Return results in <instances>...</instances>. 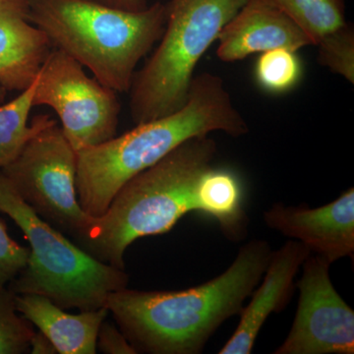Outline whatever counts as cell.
Wrapping results in <instances>:
<instances>
[{"label": "cell", "mask_w": 354, "mask_h": 354, "mask_svg": "<svg viewBox=\"0 0 354 354\" xmlns=\"http://www.w3.org/2000/svg\"><path fill=\"white\" fill-rule=\"evenodd\" d=\"M97 351L106 354H137L120 328L106 320L97 333Z\"/></svg>", "instance_id": "cell-22"}, {"label": "cell", "mask_w": 354, "mask_h": 354, "mask_svg": "<svg viewBox=\"0 0 354 354\" xmlns=\"http://www.w3.org/2000/svg\"><path fill=\"white\" fill-rule=\"evenodd\" d=\"M196 200L197 212L218 221L227 239L239 241L245 239L249 221L236 174L230 169L211 167L200 179Z\"/></svg>", "instance_id": "cell-15"}, {"label": "cell", "mask_w": 354, "mask_h": 354, "mask_svg": "<svg viewBox=\"0 0 354 354\" xmlns=\"http://www.w3.org/2000/svg\"><path fill=\"white\" fill-rule=\"evenodd\" d=\"M311 254L301 242L286 241L272 251L262 283L256 286L248 305L242 309L241 320L218 354H250L261 329L270 316L279 313L290 301L295 281L304 261Z\"/></svg>", "instance_id": "cell-11"}, {"label": "cell", "mask_w": 354, "mask_h": 354, "mask_svg": "<svg viewBox=\"0 0 354 354\" xmlns=\"http://www.w3.org/2000/svg\"><path fill=\"white\" fill-rule=\"evenodd\" d=\"M213 132L239 138L248 123L232 102L225 81L205 72L194 76L187 102L176 113L139 123L121 136L77 151V194L88 216L99 218L133 177L184 142Z\"/></svg>", "instance_id": "cell-2"}, {"label": "cell", "mask_w": 354, "mask_h": 354, "mask_svg": "<svg viewBox=\"0 0 354 354\" xmlns=\"http://www.w3.org/2000/svg\"><path fill=\"white\" fill-rule=\"evenodd\" d=\"M53 50L29 20L28 0H0V86L23 92L36 81Z\"/></svg>", "instance_id": "cell-13"}, {"label": "cell", "mask_w": 354, "mask_h": 354, "mask_svg": "<svg viewBox=\"0 0 354 354\" xmlns=\"http://www.w3.org/2000/svg\"><path fill=\"white\" fill-rule=\"evenodd\" d=\"M32 106H50L57 113L76 152L116 136L121 109L116 92L90 78L82 65L57 48L39 70Z\"/></svg>", "instance_id": "cell-8"}, {"label": "cell", "mask_w": 354, "mask_h": 354, "mask_svg": "<svg viewBox=\"0 0 354 354\" xmlns=\"http://www.w3.org/2000/svg\"><path fill=\"white\" fill-rule=\"evenodd\" d=\"M29 20L116 93L129 92L136 67L160 41L167 4L127 11L95 0H28Z\"/></svg>", "instance_id": "cell-4"}, {"label": "cell", "mask_w": 354, "mask_h": 354, "mask_svg": "<svg viewBox=\"0 0 354 354\" xmlns=\"http://www.w3.org/2000/svg\"><path fill=\"white\" fill-rule=\"evenodd\" d=\"M0 213L13 220L30 243L27 265L7 286L15 295L34 293L60 308L91 311L106 307L111 292L127 288L125 270L97 260L37 215L1 171Z\"/></svg>", "instance_id": "cell-5"}, {"label": "cell", "mask_w": 354, "mask_h": 354, "mask_svg": "<svg viewBox=\"0 0 354 354\" xmlns=\"http://www.w3.org/2000/svg\"><path fill=\"white\" fill-rule=\"evenodd\" d=\"M15 300L17 311L50 339L57 353H97V333L109 313L106 307L70 314L43 295L22 293Z\"/></svg>", "instance_id": "cell-14"}, {"label": "cell", "mask_w": 354, "mask_h": 354, "mask_svg": "<svg viewBox=\"0 0 354 354\" xmlns=\"http://www.w3.org/2000/svg\"><path fill=\"white\" fill-rule=\"evenodd\" d=\"M318 62L354 84V28L351 23L324 36L318 44Z\"/></svg>", "instance_id": "cell-20"}, {"label": "cell", "mask_w": 354, "mask_h": 354, "mask_svg": "<svg viewBox=\"0 0 354 354\" xmlns=\"http://www.w3.org/2000/svg\"><path fill=\"white\" fill-rule=\"evenodd\" d=\"M30 353L32 354H57V348L50 339L41 332H35L30 342Z\"/></svg>", "instance_id": "cell-23"}, {"label": "cell", "mask_w": 354, "mask_h": 354, "mask_svg": "<svg viewBox=\"0 0 354 354\" xmlns=\"http://www.w3.org/2000/svg\"><path fill=\"white\" fill-rule=\"evenodd\" d=\"M302 73V64L297 51L288 48L265 51L256 62V81L263 90L272 94H281L295 88Z\"/></svg>", "instance_id": "cell-18"}, {"label": "cell", "mask_w": 354, "mask_h": 354, "mask_svg": "<svg viewBox=\"0 0 354 354\" xmlns=\"http://www.w3.org/2000/svg\"><path fill=\"white\" fill-rule=\"evenodd\" d=\"M29 256L30 248L14 241L8 234L6 221L0 218V290L23 271Z\"/></svg>", "instance_id": "cell-21"}, {"label": "cell", "mask_w": 354, "mask_h": 354, "mask_svg": "<svg viewBox=\"0 0 354 354\" xmlns=\"http://www.w3.org/2000/svg\"><path fill=\"white\" fill-rule=\"evenodd\" d=\"M15 297L7 286L0 290V354L30 353L34 328L27 319L18 315Z\"/></svg>", "instance_id": "cell-19"}, {"label": "cell", "mask_w": 354, "mask_h": 354, "mask_svg": "<svg viewBox=\"0 0 354 354\" xmlns=\"http://www.w3.org/2000/svg\"><path fill=\"white\" fill-rule=\"evenodd\" d=\"M309 37L313 46L346 23L344 0H272Z\"/></svg>", "instance_id": "cell-17"}, {"label": "cell", "mask_w": 354, "mask_h": 354, "mask_svg": "<svg viewBox=\"0 0 354 354\" xmlns=\"http://www.w3.org/2000/svg\"><path fill=\"white\" fill-rule=\"evenodd\" d=\"M95 1L127 11H141L149 6L148 0H95Z\"/></svg>", "instance_id": "cell-24"}, {"label": "cell", "mask_w": 354, "mask_h": 354, "mask_svg": "<svg viewBox=\"0 0 354 354\" xmlns=\"http://www.w3.org/2000/svg\"><path fill=\"white\" fill-rule=\"evenodd\" d=\"M264 239L239 249L211 281L176 291H113L106 307L137 353L199 354L225 321L239 316L272 255Z\"/></svg>", "instance_id": "cell-1"}, {"label": "cell", "mask_w": 354, "mask_h": 354, "mask_svg": "<svg viewBox=\"0 0 354 354\" xmlns=\"http://www.w3.org/2000/svg\"><path fill=\"white\" fill-rule=\"evenodd\" d=\"M216 55L235 62L274 48L297 51L313 46L309 37L272 0H247L221 30Z\"/></svg>", "instance_id": "cell-12"}, {"label": "cell", "mask_w": 354, "mask_h": 354, "mask_svg": "<svg viewBox=\"0 0 354 354\" xmlns=\"http://www.w3.org/2000/svg\"><path fill=\"white\" fill-rule=\"evenodd\" d=\"M247 0H171L160 44L130 87L136 124L176 113L186 104L195 68Z\"/></svg>", "instance_id": "cell-6"}, {"label": "cell", "mask_w": 354, "mask_h": 354, "mask_svg": "<svg viewBox=\"0 0 354 354\" xmlns=\"http://www.w3.org/2000/svg\"><path fill=\"white\" fill-rule=\"evenodd\" d=\"M35 83L6 104L4 100L7 91L0 86V169L19 153L35 134L55 121L50 115L41 114L37 115L30 124L28 123L34 108Z\"/></svg>", "instance_id": "cell-16"}, {"label": "cell", "mask_w": 354, "mask_h": 354, "mask_svg": "<svg viewBox=\"0 0 354 354\" xmlns=\"http://www.w3.org/2000/svg\"><path fill=\"white\" fill-rule=\"evenodd\" d=\"M2 174L23 201L50 225L74 239L94 216L81 207L77 194V153L57 121L35 134Z\"/></svg>", "instance_id": "cell-7"}, {"label": "cell", "mask_w": 354, "mask_h": 354, "mask_svg": "<svg viewBox=\"0 0 354 354\" xmlns=\"http://www.w3.org/2000/svg\"><path fill=\"white\" fill-rule=\"evenodd\" d=\"M330 266L312 253L304 261L295 321L274 354L354 353V311L333 285Z\"/></svg>", "instance_id": "cell-9"}, {"label": "cell", "mask_w": 354, "mask_h": 354, "mask_svg": "<svg viewBox=\"0 0 354 354\" xmlns=\"http://www.w3.org/2000/svg\"><path fill=\"white\" fill-rule=\"evenodd\" d=\"M218 146L206 136L184 142L121 187L104 215L93 218L77 245L97 260L124 270V254L142 237L169 232L197 212L200 179L214 167Z\"/></svg>", "instance_id": "cell-3"}, {"label": "cell", "mask_w": 354, "mask_h": 354, "mask_svg": "<svg viewBox=\"0 0 354 354\" xmlns=\"http://www.w3.org/2000/svg\"><path fill=\"white\" fill-rule=\"evenodd\" d=\"M267 227L304 243L330 264L354 255V188L317 208L274 203L263 216Z\"/></svg>", "instance_id": "cell-10"}]
</instances>
